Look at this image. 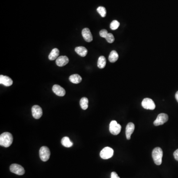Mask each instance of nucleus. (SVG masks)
Masks as SVG:
<instances>
[{
    "label": "nucleus",
    "instance_id": "nucleus-1",
    "mask_svg": "<svg viewBox=\"0 0 178 178\" xmlns=\"http://www.w3.org/2000/svg\"><path fill=\"white\" fill-rule=\"evenodd\" d=\"M13 135L10 133L5 132L0 136V145L8 148L13 143Z\"/></svg>",
    "mask_w": 178,
    "mask_h": 178
},
{
    "label": "nucleus",
    "instance_id": "nucleus-2",
    "mask_svg": "<svg viewBox=\"0 0 178 178\" xmlns=\"http://www.w3.org/2000/svg\"><path fill=\"white\" fill-rule=\"evenodd\" d=\"M152 156L155 164L157 165L161 164L162 159L163 157V151L159 147L155 148L152 152Z\"/></svg>",
    "mask_w": 178,
    "mask_h": 178
},
{
    "label": "nucleus",
    "instance_id": "nucleus-3",
    "mask_svg": "<svg viewBox=\"0 0 178 178\" xmlns=\"http://www.w3.org/2000/svg\"><path fill=\"white\" fill-rule=\"evenodd\" d=\"M50 155H51V152H50V149L47 146H42L41 148H40V151H39V156H40V159L43 161H47L50 158Z\"/></svg>",
    "mask_w": 178,
    "mask_h": 178
},
{
    "label": "nucleus",
    "instance_id": "nucleus-4",
    "mask_svg": "<svg viewBox=\"0 0 178 178\" xmlns=\"http://www.w3.org/2000/svg\"><path fill=\"white\" fill-rule=\"evenodd\" d=\"M121 126L117 122V121L113 120L109 124V131L114 135H117L121 131Z\"/></svg>",
    "mask_w": 178,
    "mask_h": 178
},
{
    "label": "nucleus",
    "instance_id": "nucleus-5",
    "mask_svg": "<svg viewBox=\"0 0 178 178\" xmlns=\"http://www.w3.org/2000/svg\"><path fill=\"white\" fill-rule=\"evenodd\" d=\"M114 151L112 148L110 147H105L101 151L100 156L104 159H108L113 156Z\"/></svg>",
    "mask_w": 178,
    "mask_h": 178
},
{
    "label": "nucleus",
    "instance_id": "nucleus-6",
    "mask_svg": "<svg viewBox=\"0 0 178 178\" xmlns=\"http://www.w3.org/2000/svg\"><path fill=\"white\" fill-rule=\"evenodd\" d=\"M10 169L11 172L18 175H23L25 173V170L23 167L17 164H11Z\"/></svg>",
    "mask_w": 178,
    "mask_h": 178
},
{
    "label": "nucleus",
    "instance_id": "nucleus-7",
    "mask_svg": "<svg viewBox=\"0 0 178 178\" xmlns=\"http://www.w3.org/2000/svg\"><path fill=\"white\" fill-rule=\"evenodd\" d=\"M168 120V115L165 113H160L158 115L156 120H155L153 124L155 126L162 125Z\"/></svg>",
    "mask_w": 178,
    "mask_h": 178
},
{
    "label": "nucleus",
    "instance_id": "nucleus-8",
    "mask_svg": "<svg viewBox=\"0 0 178 178\" xmlns=\"http://www.w3.org/2000/svg\"><path fill=\"white\" fill-rule=\"evenodd\" d=\"M142 105L145 109L149 110H153L155 108V102L149 98H144L142 102Z\"/></svg>",
    "mask_w": 178,
    "mask_h": 178
},
{
    "label": "nucleus",
    "instance_id": "nucleus-9",
    "mask_svg": "<svg viewBox=\"0 0 178 178\" xmlns=\"http://www.w3.org/2000/svg\"><path fill=\"white\" fill-rule=\"evenodd\" d=\"M32 116L36 119H39L43 115V111L42 108L39 105H35L33 106L31 109Z\"/></svg>",
    "mask_w": 178,
    "mask_h": 178
},
{
    "label": "nucleus",
    "instance_id": "nucleus-10",
    "mask_svg": "<svg viewBox=\"0 0 178 178\" xmlns=\"http://www.w3.org/2000/svg\"><path fill=\"white\" fill-rule=\"evenodd\" d=\"M82 34L84 39L87 42H91L92 41L93 39L92 34L90 31V29L88 28H85L83 29L82 31Z\"/></svg>",
    "mask_w": 178,
    "mask_h": 178
},
{
    "label": "nucleus",
    "instance_id": "nucleus-11",
    "mask_svg": "<svg viewBox=\"0 0 178 178\" xmlns=\"http://www.w3.org/2000/svg\"><path fill=\"white\" fill-rule=\"evenodd\" d=\"M0 84L4 85L6 87H9L13 85V81L12 79L8 76L1 75H0Z\"/></svg>",
    "mask_w": 178,
    "mask_h": 178
},
{
    "label": "nucleus",
    "instance_id": "nucleus-12",
    "mask_svg": "<svg viewBox=\"0 0 178 178\" xmlns=\"http://www.w3.org/2000/svg\"><path fill=\"white\" fill-rule=\"evenodd\" d=\"M53 91L56 95L59 97H63L66 94L65 90L58 85H55L53 87Z\"/></svg>",
    "mask_w": 178,
    "mask_h": 178
},
{
    "label": "nucleus",
    "instance_id": "nucleus-13",
    "mask_svg": "<svg viewBox=\"0 0 178 178\" xmlns=\"http://www.w3.org/2000/svg\"><path fill=\"white\" fill-rule=\"evenodd\" d=\"M135 130V125L134 123L130 122L127 124L126 128V136L127 139H130L133 133Z\"/></svg>",
    "mask_w": 178,
    "mask_h": 178
},
{
    "label": "nucleus",
    "instance_id": "nucleus-14",
    "mask_svg": "<svg viewBox=\"0 0 178 178\" xmlns=\"http://www.w3.org/2000/svg\"><path fill=\"white\" fill-rule=\"evenodd\" d=\"M68 62H69V59L65 55L60 56L56 59V64L59 67L65 66L68 63Z\"/></svg>",
    "mask_w": 178,
    "mask_h": 178
},
{
    "label": "nucleus",
    "instance_id": "nucleus-15",
    "mask_svg": "<svg viewBox=\"0 0 178 178\" xmlns=\"http://www.w3.org/2000/svg\"><path fill=\"white\" fill-rule=\"evenodd\" d=\"M75 51L76 52V53L79 55L80 56L82 57H84L86 56L88 53V50L87 48L84 47H76L75 48Z\"/></svg>",
    "mask_w": 178,
    "mask_h": 178
},
{
    "label": "nucleus",
    "instance_id": "nucleus-16",
    "mask_svg": "<svg viewBox=\"0 0 178 178\" xmlns=\"http://www.w3.org/2000/svg\"><path fill=\"white\" fill-rule=\"evenodd\" d=\"M69 81L74 84H79L82 81V77L77 74L71 75L69 78Z\"/></svg>",
    "mask_w": 178,
    "mask_h": 178
},
{
    "label": "nucleus",
    "instance_id": "nucleus-17",
    "mask_svg": "<svg viewBox=\"0 0 178 178\" xmlns=\"http://www.w3.org/2000/svg\"><path fill=\"white\" fill-rule=\"evenodd\" d=\"M59 54V51L58 48H54L48 55V59H50V61H54L55 59H57L58 58Z\"/></svg>",
    "mask_w": 178,
    "mask_h": 178
},
{
    "label": "nucleus",
    "instance_id": "nucleus-18",
    "mask_svg": "<svg viewBox=\"0 0 178 178\" xmlns=\"http://www.w3.org/2000/svg\"><path fill=\"white\" fill-rule=\"evenodd\" d=\"M61 142L63 146L66 148H70L73 145V142L70 141V139L67 137H64L61 139Z\"/></svg>",
    "mask_w": 178,
    "mask_h": 178
},
{
    "label": "nucleus",
    "instance_id": "nucleus-19",
    "mask_svg": "<svg viewBox=\"0 0 178 178\" xmlns=\"http://www.w3.org/2000/svg\"><path fill=\"white\" fill-rule=\"evenodd\" d=\"M119 55L118 53L115 51H112L109 54L108 59L109 61L111 63L116 62L118 59Z\"/></svg>",
    "mask_w": 178,
    "mask_h": 178
},
{
    "label": "nucleus",
    "instance_id": "nucleus-20",
    "mask_svg": "<svg viewBox=\"0 0 178 178\" xmlns=\"http://www.w3.org/2000/svg\"><path fill=\"white\" fill-rule=\"evenodd\" d=\"M106 59L104 56H101L99 57L98 61V67L99 68L102 69L105 67L106 65Z\"/></svg>",
    "mask_w": 178,
    "mask_h": 178
},
{
    "label": "nucleus",
    "instance_id": "nucleus-21",
    "mask_svg": "<svg viewBox=\"0 0 178 178\" xmlns=\"http://www.w3.org/2000/svg\"><path fill=\"white\" fill-rule=\"evenodd\" d=\"M88 99L87 98L84 97L80 99V105L82 109L86 110L88 108Z\"/></svg>",
    "mask_w": 178,
    "mask_h": 178
},
{
    "label": "nucleus",
    "instance_id": "nucleus-22",
    "mask_svg": "<svg viewBox=\"0 0 178 178\" xmlns=\"http://www.w3.org/2000/svg\"><path fill=\"white\" fill-rule=\"evenodd\" d=\"M97 11L102 17H105L106 16V9L104 7H98V8H97Z\"/></svg>",
    "mask_w": 178,
    "mask_h": 178
},
{
    "label": "nucleus",
    "instance_id": "nucleus-23",
    "mask_svg": "<svg viewBox=\"0 0 178 178\" xmlns=\"http://www.w3.org/2000/svg\"><path fill=\"white\" fill-rule=\"evenodd\" d=\"M119 25H120L119 22L117 20H115L112 21L111 23V25H110V28H111V29H112L113 30H115L118 29Z\"/></svg>",
    "mask_w": 178,
    "mask_h": 178
},
{
    "label": "nucleus",
    "instance_id": "nucleus-24",
    "mask_svg": "<svg viewBox=\"0 0 178 178\" xmlns=\"http://www.w3.org/2000/svg\"><path fill=\"white\" fill-rule=\"evenodd\" d=\"M105 39L108 43H112L114 41V37L111 33H108V35L105 37Z\"/></svg>",
    "mask_w": 178,
    "mask_h": 178
},
{
    "label": "nucleus",
    "instance_id": "nucleus-25",
    "mask_svg": "<svg viewBox=\"0 0 178 178\" xmlns=\"http://www.w3.org/2000/svg\"><path fill=\"white\" fill-rule=\"evenodd\" d=\"M108 31L106 30H105V29H102L100 31V32H99V35L101 37L105 38L106 36L108 35Z\"/></svg>",
    "mask_w": 178,
    "mask_h": 178
},
{
    "label": "nucleus",
    "instance_id": "nucleus-26",
    "mask_svg": "<svg viewBox=\"0 0 178 178\" xmlns=\"http://www.w3.org/2000/svg\"><path fill=\"white\" fill-rule=\"evenodd\" d=\"M111 178H120L118 176V174L115 172H113L111 174Z\"/></svg>",
    "mask_w": 178,
    "mask_h": 178
},
{
    "label": "nucleus",
    "instance_id": "nucleus-27",
    "mask_svg": "<svg viewBox=\"0 0 178 178\" xmlns=\"http://www.w3.org/2000/svg\"><path fill=\"white\" fill-rule=\"evenodd\" d=\"M173 155H174L175 159L178 161V149H177L176 151H175Z\"/></svg>",
    "mask_w": 178,
    "mask_h": 178
},
{
    "label": "nucleus",
    "instance_id": "nucleus-28",
    "mask_svg": "<svg viewBox=\"0 0 178 178\" xmlns=\"http://www.w3.org/2000/svg\"><path fill=\"white\" fill-rule=\"evenodd\" d=\"M175 98L176 99V100H177V101L178 102V91L176 93Z\"/></svg>",
    "mask_w": 178,
    "mask_h": 178
}]
</instances>
